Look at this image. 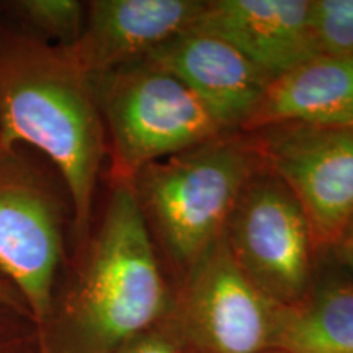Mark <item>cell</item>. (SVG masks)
<instances>
[{
  "instance_id": "6da1fadb",
  "label": "cell",
  "mask_w": 353,
  "mask_h": 353,
  "mask_svg": "<svg viewBox=\"0 0 353 353\" xmlns=\"http://www.w3.org/2000/svg\"><path fill=\"white\" fill-rule=\"evenodd\" d=\"M161 259L128 182L108 195L57 276L38 324L39 353H114L169 312Z\"/></svg>"
},
{
  "instance_id": "7a4b0ae2",
  "label": "cell",
  "mask_w": 353,
  "mask_h": 353,
  "mask_svg": "<svg viewBox=\"0 0 353 353\" xmlns=\"http://www.w3.org/2000/svg\"><path fill=\"white\" fill-rule=\"evenodd\" d=\"M0 144L28 145L59 172L72 205L74 249L95 218L107 138L94 81L65 46L13 28L0 17Z\"/></svg>"
},
{
  "instance_id": "3957f363",
  "label": "cell",
  "mask_w": 353,
  "mask_h": 353,
  "mask_svg": "<svg viewBox=\"0 0 353 353\" xmlns=\"http://www.w3.org/2000/svg\"><path fill=\"white\" fill-rule=\"evenodd\" d=\"M260 167L247 132H223L143 167L130 185L157 254L185 276L223 234Z\"/></svg>"
},
{
  "instance_id": "277c9868",
  "label": "cell",
  "mask_w": 353,
  "mask_h": 353,
  "mask_svg": "<svg viewBox=\"0 0 353 353\" xmlns=\"http://www.w3.org/2000/svg\"><path fill=\"white\" fill-rule=\"evenodd\" d=\"M72 205L59 172L28 145L0 144V278L38 324L68 260Z\"/></svg>"
},
{
  "instance_id": "5b68a950",
  "label": "cell",
  "mask_w": 353,
  "mask_h": 353,
  "mask_svg": "<svg viewBox=\"0 0 353 353\" xmlns=\"http://www.w3.org/2000/svg\"><path fill=\"white\" fill-rule=\"evenodd\" d=\"M94 85L108 180L130 183L143 167L224 132L179 79L148 57L95 79Z\"/></svg>"
},
{
  "instance_id": "8992f818",
  "label": "cell",
  "mask_w": 353,
  "mask_h": 353,
  "mask_svg": "<svg viewBox=\"0 0 353 353\" xmlns=\"http://www.w3.org/2000/svg\"><path fill=\"white\" fill-rule=\"evenodd\" d=\"M223 236L242 272L272 301L290 306L304 298L314 234L296 196L263 165L242 188Z\"/></svg>"
},
{
  "instance_id": "52a82bcc",
  "label": "cell",
  "mask_w": 353,
  "mask_h": 353,
  "mask_svg": "<svg viewBox=\"0 0 353 353\" xmlns=\"http://www.w3.org/2000/svg\"><path fill=\"white\" fill-rule=\"evenodd\" d=\"M247 134L262 165L296 196L317 250L332 249L353 216V125H278Z\"/></svg>"
},
{
  "instance_id": "ba28073f",
  "label": "cell",
  "mask_w": 353,
  "mask_h": 353,
  "mask_svg": "<svg viewBox=\"0 0 353 353\" xmlns=\"http://www.w3.org/2000/svg\"><path fill=\"white\" fill-rule=\"evenodd\" d=\"M280 306L242 272L221 234L185 273L180 332L203 353H263L273 348Z\"/></svg>"
},
{
  "instance_id": "9c48e42d",
  "label": "cell",
  "mask_w": 353,
  "mask_h": 353,
  "mask_svg": "<svg viewBox=\"0 0 353 353\" xmlns=\"http://www.w3.org/2000/svg\"><path fill=\"white\" fill-rule=\"evenodd\" d=\"M179 79L224 132H242L259 108L270 77L213 34L190 28L148 56Z\"/></svg>"
},
{
  "instance_id": "30bf717a",
  "label": "cell",
  "mask_w": 353,
  "mask_h": 353,
  "mask_svg": "<svg viewBox=\"0 0 353 353\" xmlns=\"http://www.w3.org/2000/svg\"><path fill=\"white\" fill-rule=\"evenodd\" d=\"M203 8L205 0H92L81 38L65 48L95 81L187 32Z\"/></svg>"
},
{
  "instance_id": "8fae6325",
  "label": "cell",
  "mask_w": 353,
  "mask_h": 353,
  "mask_svg": "<svg viewBox=\"0 0 353 353\" xmlns=\"http://www.w3.org/2000/svg\"><path fill=\"white\" fill-rule=\"evenodd\" d=\"M192 28L231 44L270 79L317 54L309 0H208Z\"/></svg>"
},
{
  "instance_id": "7c38bea8",
  "label": "cell",
  "mask_w": 353,
  "mask_h": 353,
  "mask_svg": "<svg viewBox=\"0 0 353 353\" xmlns=\"http://www.w3.org/2000/svg\"><path fill=\"white\" fill-rule=\"evenodd\" d=\"M278 125H353V56L316 54L270 79L242 132Z\"/></svg>"
},
{
  "instance_id": "4fadbf2b",
  "label": "cell",
  "mask_w": 353,
  "mask_h": 353,
  "mask_svg": "<svg viewBox=\"0 0 353 353\" xmlns=\"http://www.w3.org/2000/svg\"><path fill=\"white\" fill-rule=\"evenodd\" d=\"M273 348L280 353H353V285H324L280 306Z\"/></svg>"
},
{
  "instance_id": "5bb4252c",
  "label": "cell",
  "mask_w": 353,
  "mask_h": 353,
  "mask_svg": "<svg viewBox=\"0 0 353 353\" xmlns=\"http://www.w3.org/2000/svg\"><path fill=\"white\" fill-rule=\"evenodd\" d=\"M0 17L13 28L54 46H72L83 32L87 2L77 0H8Z\"/></svg>"
},
{
  "instance_id": "9a60e30c",
  "label": "cell",
  "mask_w": 353,
  "mask_h": 353,
  "mask_svg": "<svg viewBox=\"0 0 353 353\" xmlns=\"http://www.w3.org/2000/svg\"><path fill=\"white\" fill-rule=\"evenodd\" d=\"M309 32L317 54L353 56V0H309Z\"/></svg>"
},
{
  "instance_id": "2e32d148",
  "label": "cell",
  "mask_w": 353,
  "mask_h": 353,
  "mask_svg": "<svg viewBox=\"0 0 353 353\" xmlns=\"http://www.w3.org/2000/svg\"><path fill=\"white\" fill-rule=\"evenodd\" d=\"M164 321L136 335L114 353H182L179 337L175 332H170V327L164 324Z\"/></svg>"
},
{
  "instance_id": "e0dca14e",
  "label": "cell",
  "mask_w": 353,
  "mask_h": 353,
  "mask_svg": "<svg viewBox=\"0 0 353 353\" xmlns=\"http://www.w3.org/2000/svg\"><path fill=\"white\" fill-rule=\"evenodd\" d=\"M332 250L337 254L339 259H342L343 262L353 267V216L347 223V226L343 228L339 239L335 241Z\"/></svg>"
}]
</instances>
